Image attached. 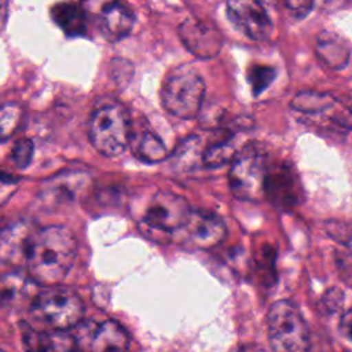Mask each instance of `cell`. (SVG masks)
<instances>
[{"label":"cell","instance_id":"6da1fadb","mask_svg":"<svg viewBox=\"0 0 352 352\" xmlns=\"http://www.w3.org/2000/svg\"><path fill=\"white\" fill-rule=\"evenodd\" d=\"M77 253L73 234L62 226H48L30 235L25 264L33 282L56 286L69 274Z\"/></svg>","mask_w":352,"mask_h":352},{"label":"cell","instance_id":"7a4b0ae2","mask_svg":"<svg viewBox=\"0 0 352 352\" xmlns=\"http://www.w3.org/2000/svg\"><path fill=\"white\" fill-rule=\"evenodd\" d=\"M29 315L34 329L66 331L73 330L82 320L84 304L73 290L62 286H50L33 297Z\"/></svg>","mask_w":352,"mask_h":352},{"label":"cell","instance_id":"3957f363","mask_svg":"<svg viewBox=\"0 0 352 352\" xmlns=\"http://www.w3.org/2000/svg\"><path fill=\"white\" fill-rule=\"evenodd\" d=\"M268 342L272 352H311L308 324L289 300L275 301L267 314Z\"/></svg>","mask_w":352,"mask_h":352},{"label":"cell","instance_id":"277c9868","mask_svg":"<svg viewBox=\"0 0 352 352\" xmlns=\"http://www.w3.org/2000/svg\"><path fill=\"white\" fill-rule=\"evenodd\" d=\"M88 136L100 154L107 157L121 154L132 136L126 109L120 103H107L94 110L88 124Z\"/></svg>","mask_w":352,"mask_h":352},{"label":"cell","instance_id":"5b68a950","mask_svg":"<svg viewBox=\"0 0 352 352\" xmlns=\"http://www.w3.org/2000/svg\"><path fill=\"white\" fill-rule=\"evenodd\" d=\"M205 96V84L199 73L183 65L175 69L162 87V106L172 116L190 120L197 117Z\"/></svg>","mask_w":352,"mask_h":352},{"label":"cell","instance_id":"8992f818","mask_svg":"<svg viewBox=\"0 0 352 352\" xmlns=\"http://www.w3.org/2000/svg\"><path fill=\"white\" fill-rule=\"evenodd\" d=\"M267 154L257 144H248L232 161L228 182L239 199L258 201L265 197V180L270 170Z\"/></svg>","mask_w":352,"mask_h":352},{"label":"cell","instance_id":"52a82bcc","mask_svg":"<svg viewBox=\"0 0 352 352\" xmlns=\"http://www.w3.org/2000/svg\"><path fill=\"white\" fill-rule=\"evenodd\" d=\"M72 338L80 352H126L129 336L117 322L82 319L73 330Z\"/></svg>","mask_w":352,"mask_h":352},{"label":"cell","instance_id":"ba28073f","mask_svg":"<svg viewBox=\"0 0 352 352\" xmlns=\"http://www.w3.org/2000/svg\"><path fill=\"white\" fill-rule=\"evenodd\" d=\"M192 214V209L188 202L173 192L160 191L157 192L143 216V223L154 231L162 234H175L184 231Z\"/></svg>","mask_w":352,"mask_h":352},{"label":"cell","instance_id":"9c48e42d","mask_svg":"<svg viewBox=\"0 0 352 352\" xmlns=\"http://www.w3.org/2000/svg\"><path fill=\"white\" fill-rule=\"evenodd\" d=\"M227 18L230 22L245 36L252 40H265L271 30V19L258 1L252 0H234L228 1L226 6Z\"/></svg>","mask_w":352,"mask_h":352},{"label":"cell","instance_id":"30bf717a","mask_svg":"<svg viewBox=\"0 0 352 352\" xmlns=\"http://www.w3.org/2000/svg\"><path fill=\"white\" fill-rule=\"evenodd\" d=\"M177 32L184 47L198 58H213L221 50V33L210 22L188 18L179 25Z\"/></svg>","mask_w":352,"mask_h":352},{"label":"cell","instance_id":"8fae6325","mask_svg":"<svg viewBox=\"0 0 352 352\" xmlns=\"http://www.w3.org/2000/svg\"><path fill=\"white\" fill-rule=\"evenodd\" d=\"M292 109L309 116L327 117L338 126L352 129V111L331 95L312 91L301 92L292 100Z\"/></svg>","mask_w":352,"mask_h":352},{"label":"cell","instance_id":"7c38bea8","mask_svg":"<svg viewBox=\"0 0 352 352\" xmlns=\"http://www.w3.org/2000/svg\"><path fill=\"white\" fill-rule=\"evenodd\" d=\"M265 197L280 209L296 206L301 199V186L290 165L271 166L265 180Z\"/></svg>","mask_w":352,"mask_h":352},{"label":"cell","instance_id":"4fadbf2b","mask_svg":"<svg viewBox=\"0 0 352 352\" xmlns=\"http://www.w3.org/2000/svg\"><path fill=\"white\" fill-rule=\"evenodd\" d=\"M184 232L190 243L201 249H209L223 241L226 236V226L224 221L212 212L192 210Z\"/></svg>","mask_w":352,"mask_h":352},{"label":"cell","instance_id":"5bb4252c","mask_svg":"<svg viewBox=\"0 0 352 352\" xmlns=\"http://www.w3.org/2000/svg\"><path fill=\"white\" fill-rule=\"evenodd\" d=\"M133 12L121 3H107L99 15V28L103 37L109 41H118L133 28Z\"/></svg>","mask_w":352,"mask_h":352},{"label":"cell","instance_id":"9a60e30c","mask_svg":"<svg viewBox=\"0 0 352 352\" xmlns=\"http://www.w3.org/2000/svg\"><path fill=\"white\" fill-rule=\"evenodd\" d=\"M51 16L69 36H81L87 30V15L81 4L58 3L51 8Z\"/></svg>","mask_w":352,"mask_h":352},{"label":"cell","instance_id":"2e32d148","mask_svg":"<svg viewBox=\"0 0 352 352\" xmlns=\"http://www.w3.org/2000/svg\"><path fill=\"white\" fill-rule=\"evenodd\" d=\"M33 232L29 231L23 221L10 224L1 234V257L4 261L22 258L25 261L26 249Z\"/></svg>","mask_w":352,"mask_h":352},{"label":"cell","instance_id":"e0dca14e","mask_svg":"<svg viewBox=\"0 0 352 352\" xmlns=\"http://www.w3.org/2000/svg\"><path fill=\"white\" fill-rule=\"evenodd\" d=\"M316 52H318V56L330 67L340 69L348 63V58H349L348 47L340 37L330 34L327 32L319 36L318 44H316Z\"/></svg>","mask_w":352,"mask_h":352},{"label":"cell","instance_id":"ac0fdd59","mask_svg":"<svg viewBox=\"0 0 352 352\" xmlns=\"http://www.w3.org/2000/svg\"><path fill=\"white\" fill-rule=\"evenodd\" d=\"M131 146L135 155L148 164L160 162L166 157V147L162 140L148 131L139 132L131 136Z\"/></svg>","mask_w":352,"mask_h":352},{"label":"cell","instance_id":"d6986e66","mask_svg":"<svg viewBox=\"0 0 352 352\" xmlns=\"http://www.w3.org/2000/svg\"><path fill=\"white\" fill-rule=\"evenodd\" d=\"M85 182L87 175H81L78 172L66 173L65 176L56 175L47 183L45 191L54 197L55 201H69L78 195Z\"/></svg>","mask_w":352,"mask_h":352},{"label":"cell","instance_id":"ffe728a7","mask_svg":"<svg viewBox=\"0 0 352 352\" xmlns=\"http://www.w3.org/2000/svg\"><path fill=\"white\" fill-rule=\"evenodd\" d=\"M21 341L23 352H56L55 341L47 331L26 323L21 324Z\"/></svg>","mask_w":352,"mask_h":352},{"label":"cell","instance_id":"44dd1931","mask_svg":"<svg viewBox=\"0 0 352 352\" xmlns=\"http://www.w3.org/2000/svg\"><path fill=\"white\" fill-rule=\"evenodd\" d=\"M236 157L235 147L230 139H221L208 144L202 151V164L208 168H217L234 161Z\"/></svg>","mask_w":352,"mask_h":352},{"label":"cell","instance_id":"7402d4cb","mask_svg":"<svg viewBox=\"0 0 352 352\" xmlns=\"http://www.w3.org/2000/svg\"><path fill=\"white\" fill-rule=\"evenodd\" d=\"M275 69L271 66L254 65L248 72V81L252 87L253 95H260L275 78Z\"/></svg>","mask_w":352,"mask_h":352},{"label":"cell","instance_id":"603a6c76","mask_svg":"<svg viewBox=\"0 0 352 352\" xmlns=\"http://www.w3.org/2000/svg\"><path fill=\"white\" fill-rule=\"evenodd\" d=\"M21 114H22V110L15 103H8L1 107V111H0L1 140H6L8 136H11L14 133V131L19 125Z\"/></svg>","mask_w":352,"mask_h":352},{"label":"cell","instance_id":"cb8c5ba5","mask_svg":"<svg viewBox=\"0 0 352 352\" xmlns=\"http://www.w3.org/2000/svg\"><path fill=\"white\" fill-rule=\"evenodd\" d=\"M32 157H33V143H32V140L28 139V138H22V139L16 140L15 144L12 146V148H11V155H10L12 164L16 168L23 169L30 164Z\"/></svg>","mask_w":352,"mask_h":352},{"label":"cell","instance_id":"d4e9b609","mask_svg":"<svg viewBox=\"0 0 352 352\" xmlns=\"http://www.w3.org/2000/svg\"><path fill=\"white\" fill-rule=\"evenodd\" d=\"M334 260L341 280L352 287V252L346 249L337 250Z\"/></svg>","mask_w":352,"mask_h":352},{"label":"cell","instance_id":"484cf974","mask_svg":"<svg viewBox=\"0 0 352 352\" xmlns=\"http://www.w3.org/2000/svg\"><path fill=\"white\" fill-rule=\"evenodd\" d=\"M342 301H344L342 292L338 289H330L324 293V296L322 298V305H323L324 312L333 314L342 305Z\"/></svg>","mask_w":352,"mask_h":352},{"label":"cell","instance_id":"4316f807","mask_svg":"<svg viewBox=\"0 0 352 352\" xmlns=\"http://www.w3.org/2000/svg\"><path fill=\"white\" fill-rule=\"evenodd\" d=\"M312 3L311 1H287L286 7L292 11V14L297 18H302L305 16L311 8H312Z\"/></svg>","mask_w":352,"mask_h":352},{"label":"cell","instance_id":"83f0119b","mask_svg":"<svg viewBox=\"0 0 352 352\" xmlns=\"http://www.w3.org/2000/svg\"><path fill=\"white\" fill-rule=\"evenodd\" d=\"M340 333L349 341H352V308L348 309L340 319Z\"/></svg>","mask_w":352,"mask_h":352},{"label":"cell","instance_id":"f1b7e54d","mask_svg":"<svg viewBox=\"0 0 352 352\" xmlns=\"http://www.w3.org/2000/svg\"><path fill=\"white\" fill-rule=\"evenodd\" d=\"M344 352H352V349H348V351H344Z\"/></svg>","mask_w":352,"mask_h":352}]
</instances>
